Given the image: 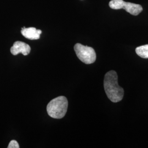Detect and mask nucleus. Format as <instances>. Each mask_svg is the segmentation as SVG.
Listing matches in <instances>:
<instances>
[{
  "mask_svg": "<svg viewBox=\"0 0 148 148\" xmlns=\"http://www.w3.org/2000/svg\"><path fill=\"white\" fill-rule=\"evenodd\" d=\"M104 87L108 98L114 103L121 101L124 95L123 89L118 84V76L116 71L111 70L105 75Z\"/></svg>",
  "mask_w": 148,
  "mask_h": 148,
  "instance_id": "nucleus-1",
  "label": "nucleus"
},
{
  "mask_svg": "<svg viewBox=\"0 0 148 148\" xmlns=\"http://www.w3.org/2000/svg\"><path fill=\"white\" fill-rule=\"evenodd\" d=\"M68 107V101L64 96H60L50 101L47 106L48 115L60 119L65 116Z\"/></svg>",
  "mask_w": 148,
  "mask_h": 148,
  "instance_id": "nucleus-2",
  "label": "nucleus"
},
{
  "mask_svg": "<svg viewBox=\"0 0 148 148\" xmlns=\"http://www.w3.org/2000/svg\"><path fill=\"white\" fill-rule=\"evenodd\" d=\"M74 50L78 58L84 63H93L96 60V54L93 48L76 43L74 46Z\"/></svg>",
  "mask_w": 148,
  "mask_h": 148,
  "instance_id": "nucleus-3",
  "label": "nucleus"
},
{
  "mask_svg": "<svg viewBox=\"0 0 148 148\" xmlns=\"http://www.w3.org/2000/svg\"><path fill=\"white\" fill-rule=\"evenodd\" d=\"M110 7L113 10L124 9L133 16H137L142 11V5L131 2H126L123 0H111L109 2Z\"/></svg>",
  "mask_w": 148,
  "mask_h": 148,
  "instance_id": "nucleus-4",
  "label": "nucleus"
},
{
  "mask_svg": "<svg viewBox=\"0 0 148 148\" xmlns=\"http://www.w3.org/2000/svg\"><path fill=\"white\" fill-rule=\"evenodd\" d=\"M31 51V48L29 45L21 41H16L11 48V52L13 55L16 56L22 53L24 56L28 55Z\"/></svg>",
  "mask_w": 148,
  "mask_h": 148,
  "instance_id": "nucleus-5",
  "label": "nucleus"
},
{
  "mask_svg": "<svg viewBox=\"0 0 148 148\" xmlns=\"http://www.w3.org/2000/svg\"><path fill=\"white\" fill-rule=\"evenodd\" d=\"M21 33L23 36L25 38L29 40H34L40 38L42 31L41 30H37L35 27H31L25 28L24 27L21 29Z\"/></svg>",
  "mask_w": 148,
  "mask_h": 148,
  "instance_id": "nucleus-6",
  "label": "nucleus"
},
{
  "mask_svg": "<svg viewBox=\"0 0 148 148\" xmlns=\"http://www.w3.org/2000/svg\"><path fill=\"white\" fill-rule=\"evenodd\" d=\"M138 55L143 58H148V45L139 46L136 49Z\"/></svg>",
  "mask_w": 148,
  "mask_h": 148,
  "instance_id": "nucleus-7",
  "label": "nucleus"
},
{
  "mask_svg": "<svg viewBox=\"0 0 148 148\" xmlns=\"http://www.w3.org/2000/svg\"><path fill=\"white\" fill-rule=\"evenodd\" d=\"M8 148H19V145L18 142L15 140H12L10 142V143L9 144Z\"/></svg>",
  "mask_w": 148,
  "mask_h": 148,
  "instance_id": "nucleus-8",
  "label": "nucleus"
}]
</instances>
